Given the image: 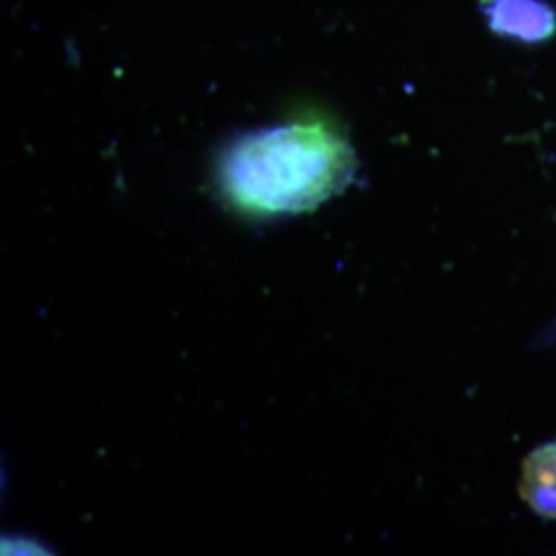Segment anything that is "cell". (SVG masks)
Wrapping results in <instances>:
<instances>
[{
	"instance_id": "cell-1",
	"label": "cell",
	"mask_w": 556,
	"mask_h": 556,
	"mask_svg": "<svg viewBox=\"0 0 556 556\" xmlns=\"http://www.w3.org/2000/svg\"><path fill=\"white\" fill-rule=\"evenodd\" d=\"M357 172L349 140L321 122H298L236 140L220 161V184L258 215H298L340 194Z\"/></svg>"
},
{
	"instance_id": "cell-2",
	"label": "cell",
	"mask_w": 556,
	"mask_h": 556,
	"mask_svg": "<svg viewBox=\"0 0 556 556\" xmlns=\"http://www.w3.org/2000/svg\"><path fill=\"white\" fill-rule=\"evenodd\" d=\"M519 495L536 516L556 521V439L523 459Z\"/></svg>"
}]
</instances>
